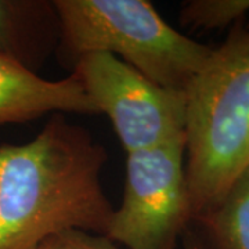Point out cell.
<instances>
[{
  "mask_svg": "<svg viewBox=\"0 0 249 249\" xmlns=\"http://www.w3.org/2000/svg\"><path fill=\"white\" fill-rule=\"evenodd\" d=\"M196 223L204 227L206 249H249V166L213 211Z\"/></svg>",
  "mask_w": 249,
  "mask_h": 249,
  "instance_id": "obj_8",
  "label": "cell"
},
{
  "mask_svg": "<svg viewBox=\"0 0 249 249\" xmlns=\"http://www.w3.org/2000/svg\"><path fill=\"white\" fill-rule=\"evenodd\" d=\"M67 112L98 114L73 73L61 80H47L0 57V124Z\"/></svg>",
  "mask_w": 249,
  "mask_h": 249,
  "instance_id": "obj_6",
  "label": "cell"
},
{
  "mask_svg": "<svg viewBox=\"0 0 249 249\" xmlns=\"http://www.w3.org/2000/svg\"><path fill=\"white\" fill-rule=\"evenodd\" d=\"M106 148L53 114L27 144L0 145V249H37L50 235H106L114 206L101 184Z\"/></svg>",
  "mask_w": 249,
  "mask_h": 249,
  "instance_id": "obj_1",
  "label": "cell"
},
{
  "mask_svg": "<svg viewBox=\"0 0 249 249\" xmlns=\"http://www.w3.org/2000/svg\"><path fill=\"white\" fill-rule=\"evenodd\" d=\"M126 155L122 202L106 237L126 249H176L191 223L186 136Z\"/></svg>",
  "mask_w": 249,
  "mask_h": 249,
  "instance_id": "obj_4",
  "label": "cell"
},
{
  "mask_svg": "<svg viewBox=\"0 0 249 249\" xmlns=\"http://www.w3.org/2000/svg\"><path fill=\"white\" fill-rule=\"evenodd\" d=\"M186 249H206L202 241H199L194 234L187 232L186 234Z\"/></svg>",
  "mask_w": 249,
  "mask_h": 249,
  "instance_id": "obj_11",
  "label": "cell"
},
{
  "mask_svg": "<svg viewBox=\"0 0 249 249\" xmlns=\"http://www.w3.org/2000/svg\"><path fill=\"white\" fill-rule=\"evenodd\" d=\"M37 249H121L106 235L83 230H65L50 235Z\"/></svg>",
  "mask_w": 249,
  "mask_h": 249,
  "instance_id": "obj_10",
  "label": "cell"
},
{
  "mask_svg": "<svg viewBox=\"0 0 249 249\" xmlns=\"http://www.w3.org/2000/svg\"><path fill=\"white\" fill-rule=\"evenodd\" d=\"M61 22L50 0H0V57L35 72L55 54Z\"/></svg>",
  "mask_w": 249,
  "mask_h": 249,
  "instance_id": "obj_7",
  "label": "cell"
},
{
  "mask_svg": "<svg viewBox=\"0 0 249 249\" xmlns=\"http://www.w3.org/2000/svg\"><path fill=\"white\" fill-rule=\"evenodd\" d=\"M186 97L187 188L191 222H199L249 166V28H232Z\"/></svg>",
  "mask_w": 249,
  "mask_h": 249,
  "instance_id": "obj_2",
  "label": "cell"
},
{
  "mask_svg": "<svg viewBox=\"0 0 249 249\" xmlns=\"http://www.w3.org/2000/svg\"><path fill=\"white\" fill-rule=\"evenodd\" d=\"M72 73L98 114H106L126 154L186 136V93L162 88L109 53L78 58Z\"/></svg>",
  "mask_w": 249,
  "mask_h": 249,
  "instance_id": "obj_5",
  "label": "cell"
},
{
  "mask_svg": "<svg viewBox=\"0 0 249 249\" xmlns=\"http://www.w3.org/2000/svg\"><path fill=\"white\" fill-rule=\"evenodd\" d=\"M54 6L61 22L55 55L68 68L103 52L162 88L186 93L213 52L170 27L145 0H54Z\"/></svg>",
  "mask_w": 249,
  "mask_h": 249,
  "instance_id": "obj_3",
  "label": "cell"
},
{
  "mask_svg": "<svg viewBox=\"0 0 249 249\" xmlns=\"http://www.w3.org/2000/svg\"><path fill=\"white\" fill-rule=\"evenodd\" d=\"M249 11V0H190L181 4L180 22L191 29H222Z\"/></svg>",
  "mask_w": 249,
  "mask_h": 249,
  "instance_id": "obj_9",
  "label": "cell"
}]
</instances>
